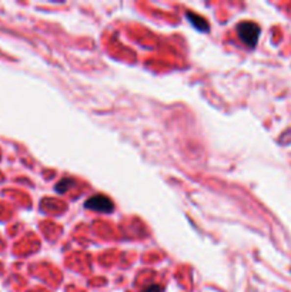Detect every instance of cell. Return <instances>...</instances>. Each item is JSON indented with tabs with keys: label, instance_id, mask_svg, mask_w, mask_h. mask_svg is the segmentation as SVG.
<instances>
[{
	"label": "cell",
	"instance_id": "277c9868",
	"mask_svg": "<svg viewBox=\"0 0 291 292\" xmlns=\"http://www.w3.org/2000/svg\"><path fill=\"white\" fill-rule=\"evenodd\" d=\"M74 185H76V181L73 179H63L56 185V191L63 194V193H67L69 190H72Z\"/></svg>",
	"mask_w": 291,
	"mask_h": 292
},
{
	"label": "cell",
	"instance_id": "6da1fadb",
	"mask_svg": "<svg viewBox=\"0 0 291 292\" xmlns=\"http://www.w3.org/2000/svg\"><path fill=\"white\" fill-rule=\"evenodd\" d=\"M260 26L254 22H242L237 24V34L247 47H256L260 37Z\"/></svg>",
	"mask_w": 291,
	"mask_h": 292
},
{
	"label": "cell",
	"instance_id": "7a4b0ae2",
	"mask_svg": "<svg viewBox=\"0 0 291 292\" xmlns=\"http://www.w3.org/2000/svg\"><path fill=\"white\" fill-rule=\"evenodd\" d=\"M84 205H86V208L97 212H112L114 208L112 200L103 194H97L90 197V198L86 201Z\"/></svg>",
	"mask_w": 291,
	"mask_h": 292
},
{
	"label": "cell",
	"instance_id": "5b68a950",
	"mask_svg": "<svg viewBox=\"0 0 291 292\" xmlns=\"http://www.w3.org/2000/svg\"><path fill=\"white\" fill-rule=\"evenodd\" d=\"M142 292H163V288L160 285H150V287L145 288Z\"/></svg>",
	"mask_w": 291,
	"mask_h": 292
},
{
	"label": "cell",
	"instance_id": "3957f363",
	"mask_svg": "<svg viewBox=\"0 0 291 292\" xmlns=\"http://www.w3.org/2000/svg\"><path fill=\"white\" fill-rule=\"evenodd\" d=\"M186 16H187V19L190 20V23L193 24L197 30L209 32V29H210V27H209V23H207V20H206L204 17L198 16V15L193 13V12H187V13H186Z\"/></svg>",
	"mask_w": 291,
	"mask_h": 292
}]
</instances>
